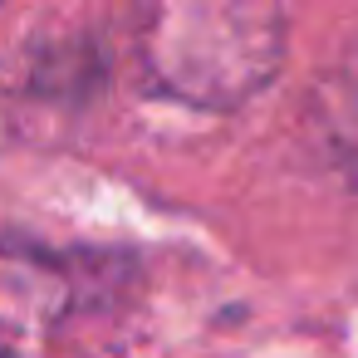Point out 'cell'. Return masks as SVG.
Instances as JSON below:
<instances>
[{"label": "cell", "mask_w": 358, "mask_h": 358, "mask_svg": "<svg viewBox=\"0 0 358 358\" xmlns=\"http://www.w3.org/2000/svg\"><path fill=\"white\" fill-rule=\"evenodd\" d=\"M285 59V15L255 0H187L148 15V79L196 108H236Z\"/></svg>", "instance_id": "obj_1"}, {"label": "cell", "mask_w": 358, "mask_h": 358, "mask_svg": "<svg viewBox=\"0 0 358 358\" xmlns=\"http://www.w3.org/2000/svg\"><path fill=\"white\" fill-rule=\"evenodd\" d=\"M314 128H319L324 152L358 187V45L324 74L319 94H314Z\"/></svg>", "instance_id": "obj_2"}, {"label": "cell", "mask_w": 358, "mask_h": 358, "mask_svg": "<svg viewBox=\"0 0 358 358\" xmlns=\"http://www.w3.org/2000/svg\"><path fill=\"white\" fill-rule=\"evenodd\" d=\"M0 358H20V353H10V348H0Z\"/></svg>", "instance_id": "obj_3"}]
</instances>
